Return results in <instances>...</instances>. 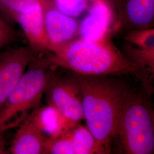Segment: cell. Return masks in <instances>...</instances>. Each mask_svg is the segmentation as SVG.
Segmentation results:
<instances>
[{
    "label": "cell",
    "mask_w": 154,
    "mask_h": 154,
    "mask_svg": "<svg viewBox=\"0 0 154 154\" xmlns=\"http://www.w3.org/2000/svg\"><path fill=\"white\" fill-rule=\"evenodd\" d=\"M82 95L86 127L103 154H109L122 105L128 92L124 84L106 76L74 74Z\"/></svg>",
    "instance_id": "cell-1"
},
{
    "label": "cell",
    "mask_w": 154,
    "mask_h": 154,
    "mask_svg": "<svg viewBox=\"0 0 154 154\" xmlns=\"http://www.w3.org/2000/svg\"><path fill=\"white\" fill-rule=\"evenodd\" d=\"M111 37L96 41L75 38L62 45L48 57L54 66L90 76L134 74L138 69L111 41Z\"/></svg>",
    "instance_id": "cell-2"
},
{
    "label": "cell",
    "mask_w": 154,
    "mask_h": 154,
    "mask_svg": "<svg viewBox=\"0 0 154 154\" xmlns=\"http://www.w3.org/2000/svg\"><path fill=\"white\" fill-rule=\"evenodd\" d=\"M54 65L48 56L34 58L0 107V134L18 126L38 107Z\"/></svg>",
    "instance_id": "cell-3"
},
{
    "label": "cell",
    "mask_w": 154,
    "mask_h": 154,
    "mask_svg": "<svg viewBox=\"0 0 154 154\" xmlns=\"http://www.w3.org/2000/svg\"><path fill=\"white\" fill-rule=\"evenodd\" d=\"M154 127V111L147 100L128 91L116 131L124 153L153 154Z\"/></svg>",
    "instance_id": "cell-4"
},
{
    "label": "cell",
    "mask_w": 154,
    "mask_h": 154,
    "mask_svg": "<svg viewBox=\"0 0 154 154\" xmlns=\"http://www.w3.org/2000/svg\"><path fill=\"white\" fill-rule=\"evenodd\" d=\"M45 93L48 103L61 113L70 128L84 119L82 95L74 75L59 77L53 73Z\"/></svg>",
    "instance_id": "cell-5"
},
{
    "label": "cell",
    "mask_w": 154,
    "mask_h": 154,
    "mask_svg": "<svg viewBox=\"0 0 154 154\" xmlns=\"http://www.w3.org/2000/svg\"><path fill=\"white\" fill-rule=\"evenodd\" d=\"M114 20L111 35L121 30L153 28L154 0H112Z\"/></svg>",
    "instance_id": "cell-6"
},
{
    "label": "cell",
    "mask_w": 154,
    "mask_h": 154,
    "mask_svg": "<svg viewBox=\"0 0 154 154\" xmlns=\"http://www.w3.org/2000/svg\"><path fill=\"white\" fill-rule=\"evenodd\" d=\"M36 54L30 46L0 53V107Z\"/></svg>",
    "instance_id": "cell-7"
},
{
    "label": "cell",
    "mask_w": 154,
    "mask_h": 154,
    "mask_svg": "<svg viewBox=\"0 0 154 154\" xmlns=\"http://www.w3.org/2000/svg\"><path fill=\"white\" fill-rule=\"evenodd\" d=\"M46 32L49 41L50 51L78 37L79 21L60 11L51 0H39Z\"/></svg>",
    "instance_id": "cell-8"
},
{
    "label": "cell",
    "mask_w": 154,
    "mask_h": 154,
    "mask_svg": "<svg viewBox=\"0 0 154 154\" xmlns=\"http://www.w3.org/2000/svg\"><path fill=\"white\" fill-rule=\"evenodd\" d=\"M86 13L79 21L78 38L96 41L111 37L114 14L111 0H91Z\"/></svg>",
    "instance_id": "cell-9"
},
{
    "label": "cell",
    "mask_w": 154,
    "mask_h": 154,
    "mask_svg": "<svg viewBox=\"0 0 154 154\" xmlns=\"http://www.w3.org/2000/svg\"><path fill=\"white\" fill-rule=\"evenodd\" d=\"M13 20L21 27L29 46L37 53L49 52V41L46 32L41 3L32 11L18 15Z\"/></svg>",
    "instance_id": "cell-10"
},
{
    "label": "cell",
    "mask_w": 154,
    "mask_h": 154,
    "mask_svg": "<svg viewBox=\"0 0 154 154\" xmlns=\"http://www.w3.org/2000/svg\"><path fill=\"white\" fill-rule=\"evenodd\" d=\"M9 151L12 154H44L48 137L26 118L18 126Z\"/></svg>",
    "instance_id": "cell-11"
},
{
    "label": "cell",
    "mask_w": 154,
    "mask_h": 154,
    "mask_svg": "<svg viewBox=\"0 0 154 154\" xmlns=\"http://www.w3.org/2000/svg\"><path fill=\"white\" fill-rule=\"evenodd\" d=\"M26 118L48 137H55L72 129L61 113L49 104L42 107H37Z\"/></svg>",
    "instance_id": "cell-12"
},
{
    "label": "cell",
    "mask_w": 154,
    "mask_h": 154,
    "mask_svg": "<svg viewBox=\"0 0 154 154\" xmlns=\"http://www.w3.org/2000/svg\"><path fill=\"white\" fill-rule=\"evenodd\" d=\"M123 48L125 55L137 67L139 79L147 87L146 82L148 78H154V49H142L128 42L125 44Z\"/></svg>",
    "instance_id": "cell-13"
},
{
    "label": "cell",
    "mask_w": 154,
    "mask_h": 154,
    "mask_svg": "<svg viewBox=\"0 0 154 154\" xmlns=\"http://www.w3.org/2000/svg\"><path fill=\"white\" fill-rule=\"evenodd\" d=\"M71 134L74 154H103L87 127L77 125L71 129Z\"/></svg>",
    "instance_id": "cell-14"
},
{
    "label": "cell",
    "mask_w": 154,
    "mask_h": 154,
    "mask_svg": "<svg viewBox=\"0 0 154 154\" xmlns=\"http://www.w3.org/2000/svg\"><path fill=\"white\" fill-rule=\"evenodd\" d=\"M44 154H74L71 130L55 137H48L45 143Z\"/></svg>",
    "instance_id": "cell-15"
},
{
    "label": "cell",
    "mask_w": 154,
    "mask_h": 154,
    "mask_svg": "<svg viewBox=\"0 0 154 154\" xmlns=\"http://www.w3.org/2000/svg\"><path fill=\"white\" fill-rule=\"evenodd\" d=\"M39 4V0H0V11L13 19L32 11Z\"/></svg>",
    "instance_id": "cell-16"
},
{
    "label": "cell",
    "mask_w": 154,
    "mask_h": 154,
    "mask_svg": "<svg viewBox=\"0 0 154 154\" xmlns=\"http://www.w3.org/2000/svg\"><path fill=\"white\" fill-rule=\"evenodd\" d=\"M125 39L127 42L138 48L154 49V29L128 30L125 35Z\"/></svg>",
    "instance_id": "cell-17"
},
{
    "label": "cell",
    "mask_w": 154,
    "mask_h": 154,
    "mask_svg": "<svg viewBox=\"0 0 154 154\" xmlns=\"http://www.w3.org/2000/svg\"><path fill=\"white\" fill-rule=\"evenodd\" d=\"M62 13L78 18L88 11L91 0H51Z\"/></svg>",
    "instance_id": "cell-18"
},
{
    "label": "cell",
    "mask_w": 154,
    "mask_h": 154,
    "mask_svg": "<svg viewBox=\"0 0 154 154\" xmlns=\"http://www.w3.org/2000/svg\"><path fill=\"white\" fill-rule=\"evenodd\" d=\"M16 38L14 30L0 15V50L14 42Z\"/></svg>",
    "instance_id": "cell-19"
},
{
    "label": "cell",
    "mask_w": 154,
    "mask_h": 154,
    "mask_svg": "<svg viewBox=\"0 0 154 154\" xmlns=\"http://www.w3.org/2000/svg\"><path fill=\"white\" fill-rule=\"evenodd\" d=\"M9 149L6 148L5 140L3 134H0V154H9Z\"/></svg>",
    "instance_id": "cell-20"
}]
</instances>
